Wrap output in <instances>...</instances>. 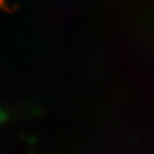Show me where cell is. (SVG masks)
Returning a JSON list of instances; mask_svg holds the SVG:
<instances>
[{
  "label": "cell",
  "instance_id": "1",
  "mask_svg": "<svg viewBox=\"0 0 154 154\" xmlns=\"http://www.w3.org/2000/svg\"><path fill=\"white\" fill-rule=\"evenodd\" d=\"M4 5V0H0V6Z\"/></svg>",
  "mask_w": 154,
  "mask_h": 154
}]
</instances>
